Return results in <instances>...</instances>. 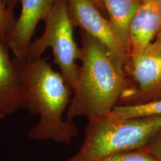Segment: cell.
Returning <instances> with one entry per match:
<instances>
[{
	"label": "cell",
	"mask_w": 161,
	"mask_h": 161,
	"mask_svg": "<svg viewBox=\"0 0 161 161\" xmlns=\"http://www.w3.org/2000/svg\"><path fill=\"white\" fill-rule=\"evenodd\" d=\"M3 1L8 8L14 10V8L15 5H17V2L19 1V0H3Z\"/></svg>",
	"instance_id": "cell-16"
},
{
	"label": "cell",
	"mask_w": 161,
	"mask_h": 161,
	"mask_svg": "<svg viewBox=\"0 0 161 161\" xmlns=\"http://www.w3.org/2000/svg\"><path fill=\"white\" fill-rule=\"evenodd\" d=\"M108 114L118 119L161 116V99L134 105H117Z\"/></svg>",
	"instance_id": "cell-11"
},
{
	"label": "cell",
	"mask_w": 161,
	"mask_h": 161,
	"mask_svg": "<svg viewBox=\"0 0 161 161\" xmlns=\"http://www.w3.org/2000/svg\"><path fill=\"white\" fill-rule=\"evenodd\" d=\"M157 5H158L159 14H160V31H159L158 37H157L155 40H161V0H157Z\"/></svg>",
	"instance_id": "cell-15"
},
{
	"label": "cell",
	"mask_w": 161,
	"mask_h": 161,
	"mask_svg": "<svg viewBox=\"0 0 161 161\" xmlns=\"http://www.w3.org/2000/svg\"><path fill=\"white\" fill-rule=\"evenodd\" d=\"M129 86L118 105H134L161 99V40H155L125 68Z\"/></svg>",
	"instance_id": "cell-5"
},
{
	"label": "cell",
	"mask_w": 161,
	"mask_h": 161,
	"mask_svg": "<svg viewBox=\"0 0 161 161\" xmlns=\"http://www.w3.org/2000/svg\"><path fill=\"white\" fill-rule=\"evenodd\" d=\"M81 66L66 119H88L110 114L129 86L125 66L98 40L80 31Z\"/></svg>",
	"instance_id": "cell-2"
},
{
	"label": "cell",
	"mask_w": 161,
	"mask_h": 161,
	"mask_svg": "<svg viewBox=\"0 0 161 161\" xmlns=\"http://www.w3.org/2000/svg\"><path fill=\"white\" fill-rule=\"evenodd\" d=\"M13 9L8 8L3 0H0V42L6 41L15 24Z\"/></svg>",
	"instance_id": "cell-12"
},
{
	"label": "cell",
	"mask_w": 161,
	"mask_h": 161,
	"mask_svg": "<svg viewBox=\"0 0 161 161\" xmlns=\"http://www.w3.org/2000/svg\"><path fill=\"white\" fill-rule=\"evenodd\" d=\"M68 11L67 0H56L45 21V29L40 37L30 43L25 59L41 58L46 49L51 48L55 63L66 83L73 90L80 72L77 61L80 60L81 48L76 43Z\"/></svg>",
	"instance_id": "cell-4"
},
{
	"label": "cell",
	"mask_w": 161,
	"mask_h": 161,
	"mask_svg": "<svg viewBox=\"0 0 161 161\" xmlns=\"http://www.w3.org/2000/svg\"><path fill=\"white\" fill-rule=\"evenodd\" d=\"M161 130V116L118 119L109 114L88 119L82 146L67 161H99L144 148Z\"/></svg>",
	"instance_id": "cell-3"
},
{
	"label": "cell",
	"mask_w": 161,
	"mask_h": 161,
	"mask_svg": "<svg viewBox=\"0 0 161 161\" xmlns=\"http://www.w3.org/2000/svg\"><path fill=\"white\" fill-rule=\"evenodd\" d=\"M7 42H0V119L22 108V89Z\"/></svg>",
	"instance_id": "cell-9"
},
{
	"label": "cell",
	"mask_w": 161,
	"mask_h": 161,
	"mask_svg": "<svg viewBox=\"0 0 161 161\" xmlns=\"http://www.w3.org/2000/svg\"><path fill=\"white\" fill-rule=\"evenodd\" d=\"M147 153L158 161H161V130L151 140L144 148Z\"/></svg>",
	"instance_id": "cell-14"
},
{
	"label": "cell",
	"mask_w": 161,
	"mask_h": 161,
	"mask_svg": "<svg viewBox=\"0 0 161 161\" xmlns=\"http://www.w3.org/2000/svg\"><path fill=\"white\" fill-rule=\"evenodd\" d=\"M94 4L97 6V8H102V3H101V0H92Z\"/></svg>",
	"instance_id": "cell-17"
},
{
	"label": "cell",
	"mask_w": 161,
	"mask_h": 161,
	"mask_svg": "<svg viewBox=\"0 0 161 161\" xmlns=\"http://www.w3.org/2000/svg\"><path fill=\"white\" fill-rule=\"evenodd\" d=\"M22 89V108L39 121L29 132L35 140H52L71 144L78 135L73 120L64 119L73 90L60 72L43 58L35 60L14 58Z\"/></svg>",
	"instance_id": "cell-1"
},
{
	"label": "cell",
	"mask_w": 161,
	"mask_h": 161,
	"mask_svg": "<svg viewBox=\"0 0 161 161\" xmlns=\"http://www.w3.org/2000/svg\"><path fill=\"white\" fill-rule=\"evenodd\" d=\"M99 161H158L142 148L126 151L107 157Z\"/></svg>",
	"instance_id": "cell-13"
},
{
	"label": "cell",
	"mask_w": 161,
	"mask_h": 161,
	"mask_svg": "<svg viewBox=\"0 0 161 161\" xmlns=\"http://www.w3.org/2000/svg\"><path fill=\"white\" fill-rule=\"evenodd\" d=\"M56 0H20L21 11L7 37L8 48L16 58H25L38 23L45 22Z\"/></svg>",
	"instance_id": "cell-7"
},
{
	"label": "cell",
	"mask_w": 161,
	"mask_h": 161,
	"mask_svg": "<svg viewBox=\"0 0 161 161\" xmlns=\"http://www.w3.org/2000/svg\"><path fill=\"white\" fill-rule=\"evenodd\" d=\"M69 17L74 28L95 38L108 48L125 66L130 63V53L113 29L109 19L104 18L92 0H67Z\"/></svg>",
	"instance_id": "cell-6"
},
{
	"label": "cell",
	"mask_w": 161,
	"mask_h": 161,
	"mask_svg": "<svg viewBox=\"0 0 161 161\" xmlns=\"http://www.w3.org/2000/svg\"><path fill=\"white\" fill-rule=\"evenodd\" d=\"M141 0H101L116 35L130 53V26Z\"/></svg>",
	"instance_id": "cell-10"
},
{
	"label": "cell",
	"mask_w": 161,
	"mask_h": 161,
	"mask_svg": "<svg viewBox=\"0 0 161 161\" xmlns=\"http://www.w3.org/2000/svg\"><path fill=\"white\" fill-rule=\"evenodd\" d=\"M160 29L157 0H141L130 26V61L142 55L155 40Z\"/></svg>",
	"instance_id": "cell-8"
}]
</instances>
